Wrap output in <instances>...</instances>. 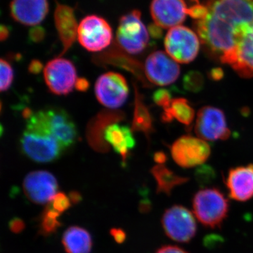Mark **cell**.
Returning a JSON list of instances; mask_svg holds the SVG:
<instances>
[{
  "label": "cell",
  "mask_w": 253,
  "mask_h": 253,
  "mask_svg": "<svg viewBox=\"0 0 253 253\" xmlns=\"http://www.w3.org/2000/svg\"><path fill=\"white\" fill-rule=\"evenodd\" d=\"M44 78L46 85L53 94L67 95L76 85L77 72L71 61L59 57L46 63Z\"/></svg>",
  "instance_id": "11"
},
{
  "label": "cell",
  "mask_w": 253,
  "mask_h": 253,
  "mask_svg": "<svg viewBox=\"0 0 253 253\" xmlns=\"http://www.w3.org/2000/svg\"><path fill=\"white\" fill-rule=\"evenodd\" d=\"M43 68L42 63L39 60L34 59L30 63L28 71L33 74H38L41 72Z\"/></svg>",
  "instance_id": "36"
},
{
  "label": "cell",
  "mask_w": 253,
  "mask_h": 253,
  "mask_svg": "<svg viewBox=\"0 0 253 253\" xmlns=\"http://www.w3.org/2000/svg\"><path fill=\"white\" fill-rule=\"evenodd\" d=\"M195 131L200 139L211 141L226 140L231 135L224 111L210 106L199 110Z\"/></svg>",
  "instance_id": "10"
},
{
  "label": "cell",
  "mask_w": 253,
  "mask_h": 253,
  "mask_svg": "<svg viewBox=\"0 0 253 253\" xmlns=\"http://www.w3.org/2000/svg\"><path fill=\"white\" fill-rule=\"evenodd\" d=\"M194 117L195 111L189 101L184 98H176L172 99L168 109L163 110L161 120L163 122L169 123L175 119L184 126H190Z\"/></svg>",
  "instance_id": "24"
},
{
  "label": "cell",
  "mask_w": 253,
  "mask_h": 253,
  "mask_svg": "<svg viewBox=\"0 0 253 253\" xmlns=\"http://www.w3.org/2000/svg\"><path fill=\"white\" fill-rule=\"evenodd\" d=\"M135 91V102H134V116L131 123V130L141 131L146 136L154 130L152 116L149 109L146 107L143 101L142 96L139 94L137 87L134 85Z\"/></svg>",
  "instance_id": "26"
},
{
  "label": "cell",
  "mask_w": 253,
  "mask_h": 253,
  "mask_svg": "<svg viewBox=\"0 0 253 253\" xmlns=\"http://www.w3.org/2000/svg\"><path fill=\"white\" fill-rule=\"evenodd\" d=\"M78 40L87 51H102L112 42V28L105 18L97 15H89L80 23Z\"/></svg>",
  "instance_id": "6"
},
{
  "label": "cell",
  "mask_w": 253,
  "mask_h": 253,
  "mask_svg": "<svg viewBox=\"0 0 253 253\" xmlns=\"http://www.w3.org/2000/svg\"><path fill=\"white\" fill-rule=\"evenodd\" d=\"M76 89L79 91H86L89 87V83L85 78H80L77 79L76 83Z\"/></svg>",
  "instance_id": "37"
},
{
  "label": "cell",
  "mask_w": 253,
  "mask_h": 253,
  "mask_svg": "<svg viewBox=\"0 0 253 253\" xmlns=\"http://www.w3.org/2000/svg\"><path fill=\"white\" fill-rule=\"evenodd\" d=\"M96 63H106V64L114 65L119 66L129 71L134 74L138 79L142 82L146 86H149L147 79L145 78L144 68L142 67L140 63L136 60L126 56L124 52L121 51L119 48L112 47L99 55L95 59Z\"/></svg>",
  "instance_id": "22"
},
{
  "label": "cell",
  "mask_w": 253,
  "mask_h": 253,
  "mask_svg": "<svg viewBox=\"0 0 253 253\" xmlns=\"http://www.w3.org/2000/svg\"><path fill=\"white\" fill-rule=\"evenodd\" d=\"M51 207L60 214L67 211L71 207V201L64 193L59 192L55 196L54 199L50 202Z\"/></svg>",
  "instance_id": "31"
},
{
  "label": "cell",
  "mask_w": 253,
  "mask_h": 253,
  "mask_svg": "<svg viewBox=\"0 0 253 253\" xmlns=\"http://www.w3.org/2000/svg\"><path fill=\"white\" fill-rule=\"evenodd\" d=\"M167 160V156L163 152H157L154 155V161L158 164H164Z\"/></svg>",
  "instance_id": "41"
},
{
  "label": "cell",
  "mask_w": 253,
  "mask_h": 253,
  "mask_svg": "<svg viewBox=\"0 0 253 253\" xmlns=\"http://www.w3.org/2000/svg\"><path fill=\"white\" fill-rule=\"evenodd\" d=\"M231 67L241 78L253 77V23L241 31L236 48V59Z\"/></svg>",
  "instance_id": "20"
},
{
  "label": "cell",
  "mask_w": 253,
  "mask_h": 253,
  "mask_svg": "<svg viewBox=\"0 0 253 253\" xmlns=\"http://www.w3.org/2000/svg\"><path fill=\"white\" fill-rule=\"evenodd\" d=\"M171 155L174 162L183 168L201 166L210 157L211 150L204 139L192 136H183L171 146Z\"/></svg>",
  "instance_id": "8"
},
{
  "label": "cell",
  "mask_w": 253,
  "mask_h": 253,
  "mask_svg": "<svg viewBox=\"0 0 253 253\" xmlns=\"http://www.w3.org/2000/svg\"><path fill=\"white\" fill-rule=\"evenodd\" d=\"M1 83H0V89L1 91H6L11 87L14 81V70L9 61L6 59H1Z\"/></svg>",
  "instance_id": "29"
},
{
  "label": "cell",
  "mask_w": 253,
  "mask_h": 253,
  "mask_svg": "<svg viewBox=\"0 0 253 253\" xmlns=\"http://www.w3.org/2000/svg\"><path fill=\"white\" fill-rule=\"evenodd\" d=\"M156 253H188L185 250L181 249L179 246L168 245L163 246L158 250Z\"/></svg>",
  "instance_id": "34"
},
{
  "label": "cell",
  "mask_w": 253,
  "mask_h": 253,
  "mask_svg": "<svg viewBox=\"0 0 253 253\" xmlns=\"http://www.w3.org/2000/svg\"><path fill=\"white\" fill-rule=\"evenodd\" d=\"M54 23L60 41L62 43L61 55H63L72 46L78 37L79 25L75 16L74 9L68 5L57 2L54 11Z\"/></svg>",
  "instance_id": "19"
},
{
  "label": "cell",
  "mask_w": 253,
  "mask_h": 253,
  "mask_svg": "<svg viewBox=\"0 0 253 253\" xmlns=\"http://www.w3.org/2000/svg\"><path fill=\"white\" fill-rule=\"evenodd\" d=\"M10 14L16 22L25 26H37L49 12L48 0H12Z\"/></svg>",
  "instance_id": "18"
},
{
  "label": "cell",
  "mask_w": 253,
  "mask_h": 253,
  "mask_svg": "<svg viewBox=\"0 0 253 253\" xmlns=\"http://www.w3.org/2000/svg\"><path fill=\"white\" fill-rule=\"evenodd\" d=\"M180 67L174 60L162 51L151 53L146 60L144 73L146 79L158 86H167L177 81Z\"/></svg>",
  "instance_id": "12"
},
{
  "label": "cell",
  "mask_w": 253,
  "mask_h": 253,
  "mask_svg": "<svg viewBox=\"0 0 253 253\" xmlns=\"http://www.w3.org/2000/svg\"><path fill=\"white\" fill-rule=\"evenodd\" d=\"M26 121V129L20 140L23 154L39 163L59 159L65 150L50 130L44 110L33 112Z\"/></svg>",
  "instance_id": "2"
},
{
  "label": "cell",
  "mask_w": 253,
  "mask_h": 253,
  "mask_svg": "<svg viewBox=\"0 0 253 253\" xmlns=\"http://www.w3.org/2000/svg\"><path fill=\"white\" fill-rule=\"evenodd\" d=\"M95 94L100 104L109 109H116L126 103L129 95V86L122 75L106 73L96 81Z\"/></svg>",
  "instance_id": "9"
},
{
  "label": "cell",
  "mask_w": 253,
  "mask_h": 253,
  "mask_svg": "<svg viewBox=\"0 0 253 253\" xmlns=\"http://www.w3.org/2000/svg\"><path fill=\"white\" fill-rule=\"evenodd\" d=\"M111 234L114 238L115 241L118 244H122L126 241V234L124 231L121 229H111Z\"/></svg>",
  "instance_id": "35"
},
{
  "label": "cell",
  "mask_w": 253,
  "mask_h": 253,
  "mask_svg": "<svg viewBox=\"0 0 253 253\" xmlns=\"http://www.w3.org/2000/svg\"><path fill=\"white\" fill-rule=\"evenodd\" d=\"M45 31L42 28L36 27L30 31L29 38L34 42H40L44 40Z\"/></svg>",
  "instance_id": "32"
},
{
  "label": "cell",
  "mask_w": 253,
  "mask_h": 253,
  "mask_svg": "<svg viewBox=\"0 0 253 253\" xmlns=\"http://www.w3.org/2000/svg\"><path fill=\"white\" fill-rule=\"evenodd\" d=\"M23 191L28 199L37 204L51 202L58 194V182L55 176L47 171L30 172L23 181Z\"/></svg>",
  "instance_id": "13"
},
{
  "label": "cell",
  "mask_w": 253,
  "mask_h": 253,
  "mask_svg": "<svg viewBox=\"0 0 253 253\" xmlns=\"http://www.w3.org/2000/svg\"><path fill=\"white\" fill-rule=\"evenodd\" d=\"M153 100L155 104L165 110L170 106L172 101V95L168 89H159L153 94Z\"/></svg>",
  "instance_id": "30"
},
{
  "label": "cell",
  "mask_w": 253,
  "mask_h": 253,
  "mask_svg": "<svg viewBox=\"0 0 253 253\" xmlns=\"http://www.w3.org/2000/svg\"><path fill=\"white\" fill-rule=\"evenodd\" d=\"M69 199L71 200V204H77L81 202L82 196L77 191H72L69 194Z\"/></svg>",
  "instance_id": "40"
},
{
  "label": "cell",
  "mask_w": 253,
  "mask_h": 253,
  "mask_svg": "<svg viewBox=\"0 0 253 253\" xmlns=\"http://www.w3.org/2000/svg\"><path fill=\"white\" fill-rule=\"evenodd\" d=\"M116 41L123 51L131 54H140L149 42V32L141 21L140 11L132 10L119 20Z\"/></svg>",
  "instance_id": "4"
},
{
  "label": "cell",
  "mask_w": 253,
  "mask_h": 253,
  "mask_svg": "<svg viewBox=\"0 0 253 253\" xmlns=\"http://www.w3.org/2000/svg\"><path fill=\"white\" fill-rule=\"evenodd\" d=\"M60 214L59 212L51 207L50 204L46 206L41 219V231L43 235H50L57 230L58 228L61 226V223L58 219Z\"/></svg>",
  "instance_id": "27"
},
{
  "label": "cell",
  "mask_w": 253,
  "mask_h": 253,
  "mask_svg": "<svg viewBox=\"0 0 253 253\" xmlns=\"http://www.w3.org/2000/svg\"><path fill=\"white\" fill-rule=\"evenodd\" d=\"M192 30L179 26L171 28L165 38V47L171 58L176 62L189 63L198 56L200 41Z\"/></svg>",
  "instance_id": "7"
},
{
  "label": "cell",
  "mask_w": 253,
  "mask_h": 253,
  "mask_svg": "<svg viewBox=\"0 0 253 253\" xmlns=\"http://www.w3.org/2000/svg\"><path fill=\"white\" fill-rule=\"evenodd\" d=\"M225 184L229 197L239 202H246L253 198V164L231 168Z\"/></svg>",
  "instance_id": "16"
},
{
  "label": "cell",
  "mask_w": 253,
  "mask_h": 253,
  "mask_svg": "<svg viewBox=\"0 0 253 253\" xmlns=\"http://www.w3.org/2000/svg\"><path fill=\"white\" fill-rule=\"evenodd\" d=\"M251 23L253 0H208L196 20V30L210 53L230 65L241 31Z\"/></svg>",
  "instance_id": "1"
},
{
  "label": "cell",
  "mask_w": 253,
  "mask_h": 253,
  "mask_svg": "<svg viewBox=\"0 0 253 253\" xmlns=\"http://www.w3.org/2000/svg\"><path fill=\"white\" fill-rule=\"evenodd\" d=\"M44 112L50 130L65 151L76 144L78 139V129L69 114L56 107L44 110Z\"/></svg>",
  "instance_id": "15"
},
{
  "label": "cell",
  "mask_w": 253,
  "mask_h": 253,
  "mask_svg": "<svg viewBox=\"0 0 253 253\" xmlns=\"http://www.w3.org/2000/svg\"><path fill=\"white\" fill-rule=\"evenodd\" d=\"M62 244L67 253H89L92 241L89 233L79 226H71L63 234Z\"/></svg>",
  "instance_id": "23"
},
{
  "label": "cell",
  "mask_w": 253,
  "mask_h": 253,
  "mask_svg": "<svg viewBox=\"0 0 253 253\" xmlns=\"http://www.w3.org/2000/svg\"><path fill=\"white\" fill-rule=\"evenodd\" d=\"M183 85L186 90L191 92L202 90L204 85V76L198 71H190L184 76Z\"/></svg>",
  "instance_id": "28"
},
{
  "label": "cell",
  "mask_w": 253,
  "mask_h": 253,
  "mask_svg": "<svg viewBox=\"0 0 253 253\" xmlns=\"http://www.w3.org/2000/svg\"><path fill=\"white\" fill-rule=\"evenodd\" d=\"M210 78L213 81H219L224 77V72L219 68H213L209 73Z\"/></svg>",
  "instance_id": "38"
},
{
  "label": "cell",
  "mask_w": 253,
  "mask_h": 253,
  "mask_svg": "<svg viewBox=\"0 0 253 253\" xmlns=\"http://www.w3.org/2000/svg\"><path fill=\"white\" fill-rule=\"evenodd\" d=\"M104 139L121 156L123 162L126 161L131 150L134 149L136 144L131 129L118 123H113L106 128Z\"/></svg>",
  "instance_id": "21"
},
{
  "label": "cell",
  "mask_w": 253,
  "mask_h": 253,
  "mask_svg": "<svg viewBox=\"0 0 253 253\" xmlns=\"http://www.w3.org/2000/svg\"><path fill=\"white\" fill-rule=\"evenodd\" d=\"M124 114L117 111H103L92 118L86 128V139L91 148L97 152L109 151L110 146L104 139V131L111 124L122 121Z\"/></svg>",
  "instance_id": "17"
},
{
  "label": "cell",
  "mask_w": 253,
  "mask_h": 253,
  "mask_svg": "<svg viewBox=\"0 0 253 253\" xmlns=\"http://www.w3.org/2000/svg\"><path fill=\"white\" fill-rule=\"evenodd\" d=\"M193 213L204 226L219 228L227 217L229 204L224 194L217 188L199 190L192 200Z\"/></svg>",
  "instance_id": "3"
},
{
  "label": "cell",
  "mask_w": 253,
  "mask_h": 253,
  "mask_svg": "<svg viewBox=\"0 0 253 253\" xmlns=\"http://www.w3.org/2000/svg\"><path fill=\"white\" fill-rule=\"evenodd\" d=\"M149 32L153 38H159L161 36V28L158 27L156 25L150 26Z\"/></svg>",
  "instance_id": "39"
},
{
  "label": "cell",
  "mask_w": 253,
  "mask_h": 253,
  "mask_svg": "<svg viewBox=\"0 0 253 253\" xmlns=\"http://www.w3.org/2000/svg\"><path fill=\"white\" fill-rule=\"evenodd\" d=\"M151 173L157 183L158 193L170 195L176 186L185 184L189 179L177 175L163 164H158L151 169Z\"/></svg>",
  "instance_id": "25"
},
{
  "label": "cell",
  "mask_w": 253,
  "mask_h": 253,
  "mask_svg": "<svg viewBox=\"0 0 253 253\" xmlns=\"http://www.w3.org/2000/svg\"><path fill=\"white\" fill-rule=\"evenodd\" d=\"M9 36V31L8 28L5 26H1L0 29V39L1 41H6Z\"/></svg>",
  "instance_id": "42"
},
{
  "label": "cell",
  "mask_w": 253,
  "mask_h": 253,
  "mask_svg": "<svg viewBox=\"0 0 253 253\" xmlns=\"http://www.w3.org/2000/svg\"><path fill=\"white\" fill-rule=\"evenodd\" d=\"M9 228L10 230L16 234L21 232L25 228L24 221L19 218H14L10 221Z\"/></svg>",
  "instance_id": "33"
},
{
  "label": "cell",
  "mask_w": 253,
  "mask_h": 253,
  "mask_svg": "<svg viewBox=\"0 0 253 253\" xmlns=\"http://www.w3.org/2000/svg\"><path fill=\"white\" fill-rule=\"evenodd\" d=\"M150 11L155 25L172 28L180 26L191 10L184 0H152Z\"/></svg>",
  "instance_id": "14"
},
{
  "label": "cell",
  "mask_w": 253,
  "mask_h": 253,
  "mask_svg": "<svg viewBox=\"0 0 253 253\" xmlns=\"http://www.w3.org/2000/svg\"><path fill=\"white\" fill-rule=\"evenodd\" d=\"M162 225L168 238L182 244L190 242L197 232L194 213L180 205H174L165 211Z\"/></svg>",
  "instance_id": "5"
}]
</instances>
